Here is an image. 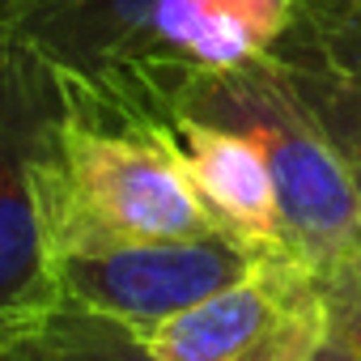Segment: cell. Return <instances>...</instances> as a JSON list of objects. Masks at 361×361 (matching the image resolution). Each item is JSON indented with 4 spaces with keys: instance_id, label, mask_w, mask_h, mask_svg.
Segmentation results:
<instances>
[{
    "instance_id": "9",
    "label": "cell",
    "mask_w": 361,
    "mask_h": 361,
    "mask_svg": "<svg viewBox=\"0 0 361 361\" xmlns=\"http://www.w3.org/2000/svg\"><path fill=\"white\" fill-rule=\"evenodd\" d=\"M281 43L361 77V0H306Z\"/></svg>"
},
{
    "instance_id": "6",
    "label": "cell",
    "mask_w": 361,
    "mask_h": 361,
    "mask_svg": "<svg viewBox=\"0 0 361 361\" xmlns=\"http://www.w3.org/2000/svg\"><path fill=\"white\" fill-rule=\"evenodd\" d=\"M56 111V68L0 30V319L51 293L30 196V161Z\"/></svg>"
},
{
    "instance_id": "7",
    "label": "cell",
    "mask_w": 361,
    "mask_h": 361,
    "mask_svg": "<svg viewBox=\"0 0 361 361\" xmlns=\"http://www.w3.org/2000/svg\"><path fill=\"white\" fill-rule=\"evenodd\" d=\"M0 361H161L149 340L81 302L47 293L0 319Z\"/></svg>"
},
{
    "instance_id": "10",
    "label": "cell",
    "mask_w": 361,
    "mask_h": 361,
    "mask_svg": "<svg viewBox=\"0 0 361 361\" xmlns=\"http://www.w3.org/2000/svg\"><path fill=\"white\" fill-rule=\"evenodd\" d=\"M319 293L327 306V331H331V357L361 361V234L340 247L331 259L314 268Z\"/></svg>"
},
{
    "instance_id": "1",
    "label": "cell",
    "mask_w": 361,
    "mask_h": 361,
    "mask_svg": "<svg viewBox=\"0 0 361 361\" xmlns=\"http://www.w3.org/2000/svg\"><path fill=\"white\" fill-rule=\"evenodd\" d=\"M30 196L43 264L98 243L230 230L145 128L90 111L64 94L30 161Z\"/></svg>"
},
{
    "instance_id": "2",
    "label": "cell",
    "mask_w": 361,
    "mask_h": 361,
    "mask_svg": "<svg viewBox=\"0 0 361 361\" xmlns=\"http://www.w3.org/2000/svg\"><path fill=\"white\" fill-rule=\"evenodd\" d=\"M306 0H0V30L77 81L264 60Z\"/></svg>"
},
{
    "instance_id": "3",
    "label": "cell",
    "mask_w": 361,
    "mask_h": 361,
    "mask_svg": "<svg viewBox=\"0 0 361 361\" xmlns=\"http://www.w3.org/2000/svg\"><path fill=\"white\" fill-rule=\"evenodd\" d=\"M106 81L140 85L166 98L174 111H188L251 140L272 174L285 243L310 268H319L361 234V200L340 157L289 94L268 56L230 68H140Z\"/></svg>"
},
{
    "instance_id": "5",
    "label": "cell",
    "mask_w": 361,
    "mask_h": 361,
    "mask_svg": "<svg viewBox=\"0 0 361 361\" xmlns=\"http://www.w3.org/2000/svg\"><path fill=\"white\" fill-rule=\"evenodd\" d=\"M161 361H327L331 331L314 268L268 251L238 285L140 331Z\"/></svg>"
},
{
    "instance_id": "4",
    "label": "cell",
    "mask_w": 361,
    "mask_h": 361,
    "mask_svg": "<svg viewBox=\"0 0 361 361\" xmlns=\"http://www.w3.org/2000/svg\"><path fill=\"white\" fill-rule=\"evenodd\" d=\"M268 251L234 230L196 238H132L68 251L43 264L47 289L111 314L136 331H149L183 314L213 293L238 285Z\"/></svg>"
},
{
    "instance_id": "8",
    "label": "cell",
    "mask_w": 361,
    "mask_h": 361,
    "mask_svg": "<svg viewBox=\"0 0 361 361\" xmlns=\"http://www.w3.org/2000/svg\"><path fill=\"white\" fill-rule=\"evenodd\" d=\"M268 60L276 64L289 94L302 102L310 123L323 132V140L340 157L348 183L361 200V77L310 56L302 47H289V43H276L268 51Z\"/></svg>"
}]
</instances>
